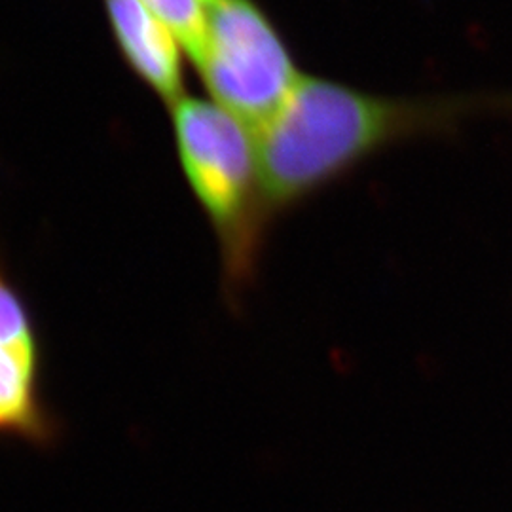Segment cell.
Wrapping results in <instances>:
<instances>
[{
	"instance_id": "5",
	"label": "cell",
	"mask_w": 512,
	"mask_h": 512,
	"mask_svg": "<svg viewBox=\"0 0 512 512\" xmlns=\"http://www.w3.org/2000/svg\"><path fill=\"white\" fill-rule=\"evenodd\" d=\"M114 42L129 69L169 105L184 97L183 46L143 0H103Z\"/></svg>"
},
{
	"instance_id": "2",
	"label": "cell",
	"mask_w": 512,
	"mask_h": 512,
	"mask_svg": "<svg viewBox=\"0 0 512 512\" xmlns=\"http://www.w3.org/2000/svg\"><path fill=\"white\" fill-rule=\"evenodd\" d=\"M171 116L186 183L217 236L224 294L236 306L255 277L272 220L251 128L217 103L188 95L171 107Z\"/></svg>"
},
{
	"instance_id": "4",
	"label": "cell",
	"mask_w": 512,
	"mask_h": 512,
	"mask_svg": "<svg viewBox=\"0 0 512 512\" xmlns=\"http://www.w3.org/2000/svg\"><path fill=\"white\" fill-rule=\"evenodd\" d=\"M40 372L42 349L33 313L0 258V435L33 444L54 440Z\"/></svg>"
},
{
	"instance_id": "3",
	"label": "cell",
	"mask_w": 512,
	"mask_h": 512,
	"mask_svg": "<svg viewBox=\"0 0 512 512\" xmlns=\"http://www.w3.org/2000/svg\"><path fill=\"white\" fill-rule=\"evenodd\" d=\"M211 101L247 128H264L300 82L293 54L255 0H211L196 61Z\"/></svg>"
},
{
	"instance_id": "6",
	"label": "cell",
	"mask_w": 512,
	"mask_h": 512,
	"mask_svg": "<svg viewBox=\"0 0 512 512\" xmlns=\"http://www.w3.org/2000/svg\"><path fill=\"white\" fill-rule=\"evenodd\" d=\"M148 10L177 37L194 65L207 37L211 0H143Z\"/></svg>"
},
{
	"instance_id": "1",
	"label": "cell",
	"mask_w": 512,
	"mask_h": 512,
	"mask_svg": "<svg viewBox=\"0 0 512 512\" xmlns=\"http://www.w3.org/2000/svg\"><path fill=\"white\" fill-rule=\"evenodd\" d=\"M465 112L463 101L384 97L329 78L302 76L256 137L270 219L385 147L450 128Z\"/></svg>"
}]
</instances>
